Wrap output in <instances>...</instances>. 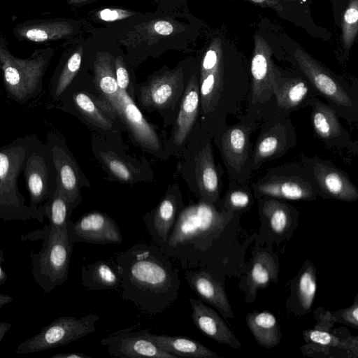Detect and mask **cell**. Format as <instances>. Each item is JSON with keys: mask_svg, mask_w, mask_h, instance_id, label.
<instances>
[{"mask_svg": "<svg viewBox=\"0 0 358 358\" xmlns=\"http://www.w3.org/2000/svg\"><path fill=\"white\" fill-rule=\"evenodd\" d=\"M189 302L192 320L202 333L217 343L236 349L241 348L239 341L213 309L199 299L190 298Z\"/></svg>", "mask_w": 358, "mask_h": 358, "instance_id": "7402d4cb", "label": "cell"}, {"mask_svg": "<svg viewBox=\"0 0 358 358\" xmlns=\"http://www.w3.org/2000/svg\"><path fill=\"white\" fill-rule=\"evenodd\" d=\"M308 106L311 108L310 120L313 129L324 146L339 155L357 153V143L353 141L343 127L336 112L318 96L311 99Z\"/></svg>", "mask_w": 358, "mask_h": 358, "instance_id": "7c38bea8", "label": "cell"}, {"mask_svg": "<svg viewBox=\"0 0 358 358\" xmlns=\"http://www.w3.org/2000/svg\"><path fill=\"white\" fill-rule=\"evenodd\" d=\"M272 53L269 44L256 34L250 63V96L245 116L261 124L269 118L273 99L275 65Z\"/></svg>", "mask_w": 358, "mask_h": 358, "instance_id": "9c48e42d", "label": "cell"}, {"mask_svg": "<svg viewBox=\"0 0 358 358\" xmlns=\"http://www.w3.org/2000/svg\"><path fill=\"white\" fill-rule=\"evenodd\" d=\"M107 102L125 123L138 143L154 151L161 148V141L155 130L146 121L127 92L120 90L115 96L107 100Z\"/></svg>", "mask_w": 358, "mask_h": 358, "instance_id": "e0dca14e", "label": "cell"}, {"mask_svg": "<svg viewBox=\"0 0 358 358\" xmlns=\"http://www.w3.org/2000/svg\"><path fill=\"white\" fill-rule=\"evenodd\" d=\"M131 15V12L124 10L106 8L99 12L98 17L104 21L112 22L124 19Z\"/></svg>", "mask_w": 358, "mask_h": 358, "instance_id": "7bdbcfd3", "label": "cell"}, {"mask_svg": "<svg viewBox=\"0 0 358 358\" xmlns=\"http://www.w3.org/2000/svg\"><path fill=\"white\" fill-rule=\"evenodd\" d=\"M4 261L5 257L3 251L0 248V285L5 284L7 281V274L1 267V264Z\"/></svg>", "mask_w": 358, "mask_h": 358, "instance_id": "c3c4849f", "label": "cell"}, {"mask_svg": "<svg viewBox=\"0 0 358 358\" xmlns=\"http://www.w3.org/2000/svg\"><path fill=\"white\" fill-rule=\"evenodd\" d=\"M199 86V114L208 137H214L227 124L228 117L245 115L250 82L246 77L227 75L219 38L213 41L203 58Z\"/></svg>", "mask_w": 358, "mask_h": 358, "instance_id": "6da1fadb", "label": "cell"}, {"mask_svg": "<svg viewBox=\"0 0 358 358\" xmlns=\"http://www.w3.org/2000/svg\"><path fill=\"white\" fill-rule=\"evenodd\" d=\"M232 125L227 124L214 136L229 179L249 183L252 176L250 137L261 124L245 115Z\"/></svg>", "mask_w": 358, "mask_h": 358, "instance_id": "ba28073f", "label": "cell"}, {"mask_svg": "<svg viewBox=\"0 0 358 358\" xmlns=\"http://www.w3.org/2000/svg\"><path fill=\"white\" fill-rule=\"evenodd\" d=\"M92 278L100 289H115L119 285V279L115 272L106 263H96L92 266Z\"/></svg>", "mask_w": 358, "mask_h": 358, "instance_id": "ab89813d", "label": "cell"}, {"mask_svg": "<svg viewBox=\"0 0 358 358\" xmlns=\"http://www.w3.org/2000/svg\"><path fill=\"white\" fill-rule=\"evenodd\" d=\"M71 241L95 243H121L122 238L116 223L106 214L89 213L76 222L68 224Z\"/></svg>", "mask_w": 358, "mask_h": 358, "instance_id": "ac0fdd59", "label": "cell"}, {"mask_svg": "<svg viewBox=\"0 0 358 358\" xmlns=\"http://www.w3.org/2000/svg\"><path fill=\"white\" fill-rule=\"evenodd\" d=\"M74 26L63 19H38L17 24L13 30L19 41L43 43L59 40L73 34Z\"/></svg>", "mask_w": 358, "mask_h": 358, "instance_id": "603a6c76", "label": "cell"}, {"mask_svg": "<svg viewBox=\"0 0 358 358\" xmlns=\"http://www.w3.org/2000/svg\"><path fill=\"white\" fill-rule=\"evenodd\" d=\"M261 211L267 219L272 231L282 234L291 222V210L287 203L280 199L259 196Z\"/></svg>", "mask_w": 358, "mask_h": 358, "instance_id": "1f68e13d", "label": "cell"}, {"mask_svg": "<svg viewBox=\"0 0 358 358\" xmlns=\"http://www.w3.org/2000/svg\"><path fill=\"white\" fill-rule=\"evenodd\" d=\"M153 29L158 34L168 36L173 32V27L172 24L168 21L159 20L154 24Z\"/></svg>", "mask_w": 358, "mask_h": 358, "instance_id": "f6af8a7d", "label": "cell"}, {"mask_svg": "<svg viewBox=\"0 0 358 358\" xmlns=\"http://www.w3.org/2000/svg\"><path fill=\"white\" fill-rule=\"evenodd\" d=\"M222 217L212 203L201 201L189 206L180 213L169 239L175 247L193 242L214 232L220 225Z\"/></svg>", "mask_w": 358, "mask_h": 358, "instance_id": "5bb4252c", "label": "cell"}, {"mask_svg": "<svg viewBox=\"0 0 358 358\" xmlns=\"http://www.w3.org/2000/svg\"><path fill=\"white\" fill-rule=\"evenodd\" d=\"M317 288L315 271L312 267L307 268L300 275L297 292L301 307L308 310L310 309Z\"/></svg>", "mask_w": 358, "mask_h": 358, "instance_id": "74e56055", "label": "cell"}, {"mask_svg": "<svg viewBox=\"0 0 358 358\" xmlns=\"http://www.w3.org/2000/svg\"><path fill=\"white\" fill-rule=\"evenodd\" d=\"M308 337L313 343L321 345L335 346L339 343L338 339L330 333L319 329L309 331Z\"/></svg>", "mask_w": 358, "mask_h": 358, "instance_id": "60d3db41", "label": "cell"}, {"mask_svg": "<svg viewBox=\"0 0 358 358\" xmlns=\"http://www.w3.org/2000/svg\"><path fill=\"white\" fill-rule=\"evenodd\" d=\"M130 276L140 287L156 292H164L170 285V277L164 266L148 257L138 259L132 264Z\"/></svg>", "mask_w": 358, "mask_h": 358, "instance_id": "4316f807", "label": "cell"}, {"mask_svg": "<svg viewBox=\"0 0 358 358\" xmlns=\"http://www.w3.org/2000/svg\"><path fill=\"white\" fill-rule=\"evenodd\" d=\"M186 278L202 299L216 308L226 317H234L224 288L209 273L202 271H189L187 273Z\"/></svg>", "mask_w": 358, "mask_h": 358, "instance_id": "484cf974", "label": "cell"}, {"mask_svg": "<svg viewBox=\"0 0 358 358\" xmlns=\"http://www.w3.org/2000/svg\"><path fill=\"white\" fill-rule=\"evenodd\" d=\"M31 138L18 137L0 148V219L6 222L35 219L18 186Z\"/></svg>", "mask_w": 358, "mask_h": 358, "instance_id": "277c9868", "label": "cell"}, {"mask_svg": "<svg viewBox=\"0 0 358 358\" xmlns=\"http://www.w3.org/2000/svg\"><path fill=\"white\" fill-rule=\"evenodd\" d=\"M11 327L12 324L10 323L0 322V343Z\"/></svg>", "mask_w": 358, "mask_h": 358, "instance_id": "681fc988", "label": "cell"}, {"mask_svg": "<svg viewBox=\"0 0 358 358\" xmlns=\"http://www.w3.org/2000/svg\"><path fill=\"white\" fill-rule=\"evenodd\" d=\"M44 215L49 220V226L64 229L67 228L72 208L62 191L57 187L52 197L43 205Z\"/></svg>", "mask_w": 358, "mask_h": 358, "instance_id": "836d02e7", "label": "cell"}, {"mask_svg": "<svg viewBox=\"0 0 358 358\" xmlns=\"http://www.w3.org/2000/svg\"><path fill=\"white\" fill-rule=\"evenodd\" d=\"M341 29L343 45L348 52L358 31V0H350L343 14Z\"/></svg>", "mask_w": 358, "mask_h": 358, "instance_id": "8d00e7d4", "label": "cell"}, {"mask_svg": "<svg viewBox=\"0 0 358 358\" xmlns=\"http://www.w3.org/2000/svg\"><path fill=\"white\" fill-rule=\"evenodd\" d=\"M83 48L78 47L62 62L53 73L50 87L52 101H59L73 83L82 63Z\"/></svg>", "mask_w": 358, "mask_h": 358, "instance_id": "f1b7e54d", "label": "cell"}, {"mask_svg": "<svg viewBox=\"0 0 358 358\" xmlns=\"http://www.w3.org/2000/svg\"><path fill=\"white\" fill-rule=\"evenodd\" d=\"M278 268L273 257L266 252L257 254L249 273V293L267 285L277 275Z\"/></svg>", "mask_w": 358, "mask_h": 358, "instance_id": "4dcf8cb0", "label": "cell"}, {"mask_svg": "<svg viewBox=\"0 0 358 358\" xmlns=\"http://www.w3.org/2000/svg\"><path fill=\"white\" fill-rule=\"evenodd\" d=\"M101 158L110 172L122 182H131L135 177L136 171L116 155L108 152L101 154Z\"/></svg>", "mask_w": 358, "mask_h": 358, "instance_id": "f35d334b", "label": "cell"}, {"mask_svg": "<svg viewBox=\"0 0 358 358\" xmlns=\"http://www.w3.org/2000/svg\"><path fill=\"white\" fill-rule=\"evenodd\" d=\"M53 55L50 48L37 49L29 57L14 56L8 43L0 32V69L5 90L9 97L25 103L37 96L42 90L43 77Z\"/></svg>", "mask_w": 358, "mask_h": 358, "instance_id": "7a4b0ae2", "label": "cell"}, {"mask_svg": "<svg viewBox=\"0 0 358 358\" xmlns=\"http://www.w3.org/2000/svg\"><path fill=\"white\" fill-rule=\"evenodd\" d=\"M51 358H90V357L79 352L57 353L50 357Z\"/></svg>", "mask_w": 358, "mask_h": 358, "instance_id": "7dc6e473", "label": "cell"}, {"mask_svg": "<svg viewBox=\"0 0 358 358\" xmlns=\"http://www.w3.org/2000/svg\"><path fill=\"white\" fill-rule=\"evenodd\" d=\"M302 160L310 170L324 197L344 201L358 199V189L348 175L330 161L317 157Z\"/></svg>", "mask_w": 358, "mask_h": 358, "instance_id": "2e32d148", "label": "cell"}, {"mask_svg": "<svg viewBox=\"0 0 358 358\" xmlns=\"http://www.w3.org/2000/svg\"><path fill=\"white\" fill-rule=\"evenodd\" d=\"M262 7H268L278 12L282 11L281 0H246Z\"/></svg>", "mask_w": 358, "mask_h": 358, "instance_id": "bcb514c9", "label": "cell"}, {"mask_svg": "<svg viewBox=\"0 0 358 358\" xmlns=\"http://www.w3.org/2000/svg\"><path fill=\"white\" fill-rule=\"evenodd\" d=\"M22 172L30 197L29 206L35 219L42 223L45 217L43 206L56 192L57 176L50 148L35 135H32Z\"/></svg>", "mask_w": 358, "mask_h": 358, "instance_id": "52a82bcc", "label": "cell"}, {"mask_svg": "<svg viewBox=\"0 0 358 358\" xmlns=\"http://www.w3.org/2000/svg\"><path fill=\"white\" fill-rule=\"evenodd\" d=\"M341 319L347 324L357 328L358 326V304L355 302L353 306L346 308L339 313Z\"/></svg>", "mask_w": 358, "mask_h": 358, "instance_id": "ee69618b", "label": "cell"}, {"mask_svg": "<svg viewBox=\"0 0 358 358\" xmlns=\"http://www.w3.org/2000/svg\"><path fill=\"white\" fill-rule=\"evenodd\" d=\"M194 165L196 182L203 201L216 203L220 198L222 181L210 140L206 141L195 157Z\"/></svg>", "mask_w": 358, "mask_h": 358, "instance_id": "ffe728a7", "label": "cell"}, {"mask_svg": "<svg viewBox=\"0 0 358 358\" xmlns=\"http://www.w3.org/2000/svg\"><path fill=\"white\" fill-rule=\"evenodd\" d=\"M59 101L62 110L79 114L103 129L112 128L110 119L88 93L69 87Z\"/></svg>", "mask_w": 358, "mask_h": 358, "instance_id": "d4e9b609", "label": "cell"}, {"mask_svg": "<svg viewBox=\"0 0 358 358\" xmlns=\"http://www.w3.org/2000/svg\"><path fill=\"white\" fill-rule=\"evenodd\" d=\"M115 75L120 90L127 92L129 85V76L123 60L120 57L115 59Z\"/></svg>", "mask_w": 358, "mask_h": 358, "instance_id": "b9f144b4", "label": "cell"}, {"mask_svg": "<svg viewBox=\"0 0 358 358\" xmlns=\"http://www.w3.org/2000/svg\"><path fill=\"white\" fill-rule=\"evenodd\" d=\"M47 145L50 148L53 164L57 172V184L69 200L73 210L82 199L80 188L83 185V174L64 139L51 131L47 135Z\"/></svg>", "mask_w": 358, "mask_h": 358, "instance_id": "9a60e30c", "label": "cell"}, {"mask_svg": "<svg viewBox=\"0 0 358 358\" xmlns=\"http://www.w3.org/2000/svg\"><path fill=\"white\" fill-rule=\"evenodd\" d=\"M247 324L261 346L271 348L279 344L280 329L272 313L264 311L249 314L247 316Z\"/></svg>", "mask_w": 358, "mask_h": 358, "instance_id": "f546056e", "label": "cell"}, {"mask_svg": "<svg viewBox=\"0 0 358 358\" xmlns=\"http://www.w3.org/2000/svg\"><path fill=\"white\" fill-rule=\"evenodd\" d=\"M71 1H82V0H70Z\"/></svg>", "mask_w": 358, "mask_h": 358, "instance_id": "816d5d0a", "label": "cell"}, {"mask_svg": "<svg viewBox=\"0 0 358 358\" xmlns=\"http://www.w3.org/2000/svg\"><path fill=\"white\" fill-rule=\"evenodd\" d=\"M251 187L257 197L289 200L324 197L310 170L302 159L271 168L262 178L251 183Z\"/></svg>", "mask_w": 358, "mask_h": 358, "instance_id": "8992f818", "label": "cell"}, {"mask_svg": "<svg viewBox=\"0 0 358 358\" xmlns=\"http://www.w3.org/2000/svg\"><path fill=\"white\" fill-rule=\"evenodd\" d=\"M284 1H293V0H284Z\"/></svg>", "mask_w": 358, "mask_h": 358, "instance_id": "f5cc1de1", "label": "cell"}, {"mask_svg": "<svg viewBox=\"0 0 358 358\" xmlns=\"http://www.w3.org/2000/svg\"><path fill=\"white\" fill-rule=\"evenodd\" d=\"M262 126L252 150V172L282 157L296 144V131L289 117L267 120Z\"/></svg>", "mask_w": 358, "mask_h": 358, "instance_id": "8fae6325", "label": "cell"}, {"mask_svg": "<svg viewBox=\"0 0 358 358\" xmlns=\"http://www.w3.org/2000/svg\"><path fill=\"white\" fill-rule=\"evenodd\" d=\"M99 315L90 313L83 317H60L41 329L39 333L20 343L17 354H30L67 345L96 331Z\"/></svg>", "mask_w": 358, "mask_h": 358, "instance_id": "30bf717a", "label": "cell"}, {"mask_svg": "<svg viewBox=\"0 0 358 358\" xmlns=\"http://www.w3.org/2000/svg\"><path fill=\"white\" fill-rule=\"evenodd\" d=\"M182 87V76L178 71L166 72L141 87V102L148 108H166L177 99Z\"/></svg>", "mask_w": 358, "mask_h": 358, "instance_id": "44dd1931", "label": "cell"}, {"mask_svg": "<svg viewBox=\"0 0 358 358\" xmlns=\"http://www.w3.org/2000/svg\"><path fill=\"white\" fill-rule=\"evenodd\" d=\"M293 57L302 73L320 96L340 118L353 124L358 120L357 90L333 74L302 48H296Z\"/></svg>", "mask_w": 358, "mask_h": 358, "instance_id": "3957f363", "label": "cell"}, {"mask_svg": "<svg viewBox=\"0 0 358 358\" xmlns=\"http://www.w3.org/2000/svg\"><path fill=\"white\" fill-rule=\"evenodd\" d=\"M316 96H320L318 93L303 76H283L275 66L273 99L268 120L289 117L294 111L308 106L309 101Z\"/></svg>", "mask_w": 358, "mask_h": 358, "instance_id": "4fadbf2b", "label": "cell"}, {"mask_svg": "<svg viewBox=\"0 0 358 358\" xmlns=\"http://www.w3.org/2000/svg\"><path fill=\"white\" fill-rule=\"evenodd\" d=\"M177 210L176 199L173 195H166L157 206L154 227L160 238L166 241L170 229L174 224Z\"/></svg>", "mask_w": 358, "mask_h": 358, "instance_id": "e575fe53", "label": "cell"}, {"mask_svg": "<svg viewBox=\"0 0 358 358\" xmlns=\"http://www.w3.org/2000/svg\"><path fill=\"white\" fill-rule=\"evenodd\" d=\"M229 188L224 199L228 210H240L248 208L253 201V191L249 183L238 182L229 179Z\"/></svg>", "mask_w": 358, "mask_h": 358, "instance_id": "d590c367", "label": "cell"}, {"mask_svg": "<svg viewBox=\"0 0 358 358\" xmlns=\"http://www.w3.org/2000/svg\"><path fill=\"white\" fill-rule=\"evenodd\" d=\"M41 250L31 252V273L34 281L45 292H52L68 278L73 242L68 227L61 229L45 225Z\"/></svg>", "mask_w": 358, "mask_h": 358, "instance_id": "5b68a950", "label": "cell"}, {"mask_svg": "<svg viewBox=\"0 0 358 358\" xmlns=\"http://www.w3.org/2000/svg\"><path fill=\"white\" fill-rule=\"evenodd\" d=\"M94 73L96 85L106 101L119 93L110 55L97 56L94 62Z\"/></svg>", "mask_w": 358, "mask_h": 358, "instance_id": "d6a6232c", "label": "cell"}, {"mask_svg": "<svg viewBox=\"0 0 358 358\" xmlns=\"http://www.w3.org/2000/svg\"><path fill=\"white\" fill-rule=\"evenodd\" d=\"M13 299L11 296L0 293V309L4 306L13 302Z\"/></svg>", "mask_w": 358, "mask_h": 358, "instance_id": "f907efd6", "label": "cell"}, {"mask_svg": "<svg viewBox=\"0 0 358 358\" xmlns=\"http://www.w3.org/2000/svg\"><path fill=\"white\" fill-rule=\"evenodd\" d=\"M200 94L199 81L195 74L189 79L184 91L180 110L173 131V141L182 144L189 136L199 113Z\"/></svg>", "mask_w": 358, "mask_h": 358, "instance_id": "cb8c5ba5", "label": "cell"}, {"mask_svg": "<svg viewBox=\"0 0 358 358\" xmlns=\"http://www.w3.org/2000/svg\"><path fill=\"white\" fill-rule=\"evenodd\" d=\"M145 334L158 347L176 357H217L215 352L194 340L179 336L152 334L147 330Z\"/></svg>", "mask_w": 358, "mask_h": 358, "instance_id": "83f0119b", "label": "cell"}, {"mask_svg": "<svg viewBox=\"0 0 358 358\" xmlns=\"http://www.w3.org/2000/svg\"><path fill=\"white\" fill-rule=\"evenodd\" d=\"M146 330L138 332H117L101 339L109 353L117 357L176 358L178 357L158 347L147 337Z\"/></svg>", "mask_w": 358, "mask_h": 358, "instance_id": "d6986e66", "label": "cell"}]
</instances>
